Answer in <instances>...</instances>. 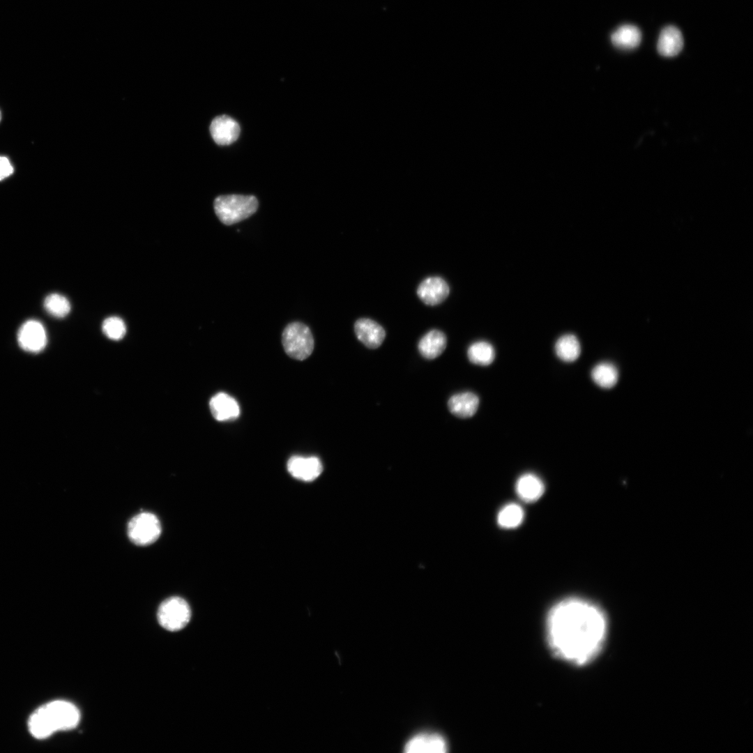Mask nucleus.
<instances>
[{
  "label": "nucleus",
  "instance_id": "ddd939ff",
  "mask_svg": "<svg viewBox=\"0 0 753 753\" xmlns=\"http://www.w3.org/2000/svg\"><path fill=\"white\" fill-rule=\"evenodd\" d=\"M213 416L218 421H227L237 418L240 407L236 400L225 393H218L209 402Z\"/></svg>",
  "mask_w": 753,
  "mask_h": 753
},
{
  "label": "nucleus",
  "instance_id": "f3484780",
  "mask_svg": "<svg viewBox=\"0 0 753 753\" xmlns=\"http://www.w3.org/2000/svg\"><path fill=\"white\" fill-rule=\"evenodd\" d=\"M447 339L445 334L439 330H432L423 336L418 343V351L425 358L434 359L439 356L445 350Z\"/></svg>",
  "mask_w": 753,
  "mask_h": 753
},
{
  "label": "nucleus",
  "instance_id": "aec40b11",
  "mask_svg": "<svg viewBox=\"0 0 753 753\" xmlns=\"http://www.w3.org/2000/svg\"><path fill=\"white\" fill-rule=\"evenodd\" d=\"M593 381L603 388H610L618 381V372L616 367L609 363L596 365L591 371Z\"/></svg>",
  "mask_w": 753,
  "mask_h": 753
},
{
  "label": "nucleus",
  "instance_id": "7ed1b4c3",
  "mask_svg": "<svg viewBox=\"0 0 753 753\" xmlns=\"http://www.w3.org/2000/svg\"><path fill=\"white\" fill-rule=\"evenodd\" d=\"M213 207L220 222L231 225L253 215L258 208V201L253 195H221L215 199Z\"/></svg>",
  "mask_w": 753,
  "mask_h": 753
},
{
  "label": "nucleus",
  "instance_id": "5701e85b",
  "mask_svg": "<svg viewBox=\"0 0 753 753\" xmlns=\"http://www.w3.org/2000/svg\"><path fill=\"white\" fill-rule=\"evenodd\" d=\"M45 310L52 316L57 318L65 317L70 311L68 300L59 294H51L44 301Z\"/></svg>",
  "mask_w": 753,
  "mask_h": 753
},
{
  "label": "nucleus",
  "instance_id": "423d86ee",
  "mask_svg": "<svg viewBox=\"0 0 753 753\" xmlns=\"http://www.w3.org/2000/svg\"><path fill=\"white\" fill-rule=\"evenodd\" d=\"M161 533L158 517L151 512H141L133 517L128 525V535L135 545L146 546L154 542Z\"/></svg>",
  "mask_w": 753,
  "mask_h": 753
},
{
  "label": "nucleus",
  "instance_id": "20e7f679",
  "mask_svg": "<svg viewBox=\"0 0 753 753\" xmlns=\"http://www.w3.org/2000/svg\"><path fill=\"white\" fill-rule=\"evenodd\" d=\"M282 342L287 354L298 360L308 358L314 349L312 334L308 326L301 322H292L285 327Z\"/></svg>",
  "mask_w": 753,
  "mask_h": 753
},
{
  "label": "nucleus",
  "instance_id": "6e6552de",
  "mask_svg": "<svg viewBox=\"0 0 753 753\" xmlns=\"http://www.w3.org/2000/svg\"><path fill=\"white\" fill-rule=\"evenodd\" d=\"M287 468L294 478L303 481L315 480L323 471L321 462L317 457L293 456L288 460Z\"/></svg>",
  "mask_w": 753,
  "mask_h": 753
},
{
  "label": "nucleus",
  "instance_id": "6ab92c4d",
  "mask_svg": "<svg viewBox=\"0 0 753 753\" xmlns=\"http://www.w3.org/2000/svg\"><path fill=\"white\" fill-rule=\"evenodd\" d=\"M555 352L557 356L565 362H573L580 355L581 347L577 337L573 334H565L560 337L555 344Z\"/></svg>",
  "mask_w": 753,
  "mask_h": 753
},
{
  "label": "nucleus",
  "instance_id": "9b49d317",
  "mask_svg": "<svg viewBox=\"0 0 753 753\" xmlns=\"http://www.w3.org/2000/svg\"><path fill=\"white\" fill-rule=\"evenodd\" d=\"M210 132L219 145H229L234 142L240 134V126L236 121L227 115L215 117L210 126Z\"/></svg>",
  "mask_w": 753,
  "mask_h": 753
},
{
  "label": "nucleus",
  "instance_id": "2eb2a0df",
  "mask_svg": "<svg viewBox=\"0 0 753 753\" xmlns=\"http://www.w3.org/2000/svg\"><path fill=\"white\" fill-rule=\"evenodd\" d=\"M515 490L518 496L526 502L539 499L544 491L542 480L535 474L528 473L522 475L517 480Z\"/></svg>",
  "mask_w": 753,
  "mask_h": 753
},
{
  "label": "nucleus",
  "instance_id": "b1692460",
  "mask_svg": "<svg viewBox=\"0 0 753 753\" xmlns=\"http://www.w3.org/2000/svg\"><path fill=\"white\" fill-rule=\"evenodd\" d=\"M103 333L109 339L119 340L126 333L124 321L119 317H110L104 320L102 325Z\"/></svg>",
  "mask_w": 753,
  "mask_h": 753
},
{
  "label": "nucleus",
  "instance_id": "f257e3e1",
  "mask_svg": "<svg viewBox=\"0 0 753 753\" xmlns=\"http://www.w3.org/2000/svg\"><path fill=\"white\" fill-rule=\"evenodd\" d=\"M607 632V621L595 604L578 598L554 605L547 618L549 644L554 654L570 663L590 662L600 651Z\"/></svg>",
  "mask_w": 753,
  "mask_h": 753
},
{
  "label": "nucleus",
  "instance_id": "dca6fc26",
  "mask_svg": "<svg viewBox=\"0 0 753 753\" xmlns=\"http://www.w3.org/2000/svg\"><path fill=\"white\" fill-rule=\"evenodd\" d=\"M683 47V37L680 31L674 26H667L660 32L657 48L664 56L677 55Z\"/></svg>",
  "mask_w": 753,
  "mask_h": 753
},
{
  "label": "nucleus",
  "instance_id": "f03ea898",
  "mask_svg": "<svg viewBox=\"0 0 753 753\" xmlns=\"http://www.w3.org/2000/svg\"><path fill=\"white\" fill-rule=\"evenodd\" d=\"M79 720V711L74 704L56 700L38 708L29 717L28 725L33 737L43 739L56 731L75 728Z\"/></svg>",
  "mask_w": 753,
  "mask_h": 753
},
{
  "label": "nucleus",
  "instance_id": "412c9836",
  "mask_svg": "<svg viewBox=\"0 0 753 753\" xmlns=\"http://www.w3.org/2000/svg\"><path fill=\"white\" fill-rule=\"evenodd\" d=\"M467 355L472 363L485 366L492 363L495 357V351L489 342L478 341L470 345Z\"/></svg>",
  "mask_w": 753,
  "mask_h": 753
},
{
  "label": "nucleus",
  "instance_id": "4468645a",
  "mask_svg": "<svg viewBox=\"0 0 753 753\" xmlns=\"http://www.w3.org/2000/svg\"><path fill=\"white\" fill-rule=\"evenodd\" d=\"M479 406L478 397L471 392H464L453 395L448 402V407L451 413L461 418L473 416Z\"/></svg>",
  "mask_w": 753,
  "mask_h": 753
},
{
  "label": "nucleus",
  "instance_id": "f8f14e48",
  "mask_svg": "<svg viewBox=\"0 0 753 753\" xmlns=\"http://www.w3.org/2000/svg\"><path fill=\"white\" fill-rule=\"evenodd\" d=\"M354 331L357 338L370 349L380 347L386 337L383 328L367 318L358 319L354 324Z\"/></svg>",
  "mask_w": 753,
  "mask_h": 753
},
{
  "label": "nucleus",
  "instance_id": "393cba45",
  "mask_svg": "<svg viewBox=\"0 0 753 753\" xmlns=\"http://www.w3.org/2000/svg\"><path fill=\"white\" fill-rule=\"evenodd\" d=\"M13 172V167L6 157L0 156V181L9 176Z\"/></svg>",
  "mask_w": 753,
  "mask_h": 753
},
{
  "label": "nucleus",
  "instance_id": "39448f33",
  "mask_svg": "<svg viewBox=\"0 0 753 753\" xmlns=\"http://www.w3.org/2000/svg\"><path fill=\"white\" fill-rule=\"evenodd\" d=\"M157 617L162 628L169 631H178L189 623L191 610L184 599L180 597H171L160 604Z\"/></svg>",
  "mask_w": 753,
  "mask_h": 753
},
{
  "label": "nucleus",
  "instance_id": "a878e982",
  "mask_svg": "<svg viewBox=\"0 0 753 753\" xmlns=\"http://www.w3.org/2000/svg\"><path fill=\"white\" fill-rule=\"evenodd\" d=\"M1 112H0V121H1Z\"/></svg>",
  "mask_w": 753,
  "mask_h": 753
},
{
  "label": "nucleus",
  "instance_id": "1a4fd4ad",
  "mask_svg": "<svg viewBox=\"0 0 753 753\" xmlns=\"http://www.w3.org/2000/svg\"><path fill=\"white\" fill-rule=\"evenodd\" d=\"M450 288L441 277H429L423 280L417 289L419 298L427 305H436L448 296Z\"/></svg>",
  "mask_w": 753,
  "mask_h": 753
},
{
  "label": "nucleus",
  "instance_id": "9d476101",
  "mask_svg": "<svg viewBox=\"0 0 753 753\" xmlns=\"http://www.w3.org/2000/svg\"><path fill=\"white\" fill-rule=\"evenodd\" d=\"M448 745L445 738L437 733L418 734L409 739L404 751L410 753H444Z\"/></svg>",
  "mask_w": 753,
  "mask_h": 753
},
{
  "label": "nucleus",
  "instance_id": "4be33fe9",
  "mask_svg": "<svg viewBox=\"0 0 753 753\" xmlns=\"http://www.w3.org/2000/svg\"><path fill=\"white\" fill-rule=\"evenodd\" d=\"M524 512L520 505L510 503L503 506L497 515V522L500 526L512 528L519 526L523 522Z\"/></svg>",
  "mask_w": 753,
  "mask_h": 753
},
{
  "label": "nucleus",
  "instance_id": "0eeeda50",
  "mask_svg": "<svg viewBox=\"0 0 753 753\" xmlns=\"http://www.w3.org/2000/svg\"><path fill=\"white\" fill-rule=\"evenodd\" d=\"M47 334L43 324L36 320L24 322L17 333V342L24 351L38 353L44 349L47 344Z\"/></svg>",
  "mask_w": 753,
  "mask_h": 753
},
{
  "label": "nucleus",
  "instance_id": "a211bd4d",
  "mask_svg": "<svg viewBox=\"0 0 753 753\" xmlns=\"http://www.w3.org/2000/svg\"><path fill=\"white\" fill-rule=\"evenodd\" d=\"M641 33L638 27L632 24L619 26L611 35L612 44L621 50H632L641 43Z\"/></svg>",
  "mask_w": 753,
  "mask_h": 753
}]
</instances>
